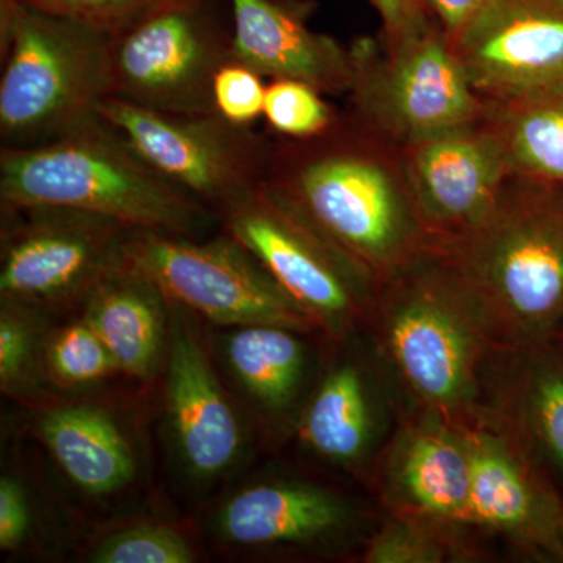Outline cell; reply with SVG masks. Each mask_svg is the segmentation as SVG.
Segmentation results:
<instances>
[{"instance_id":"cb8c5ba5","label":"cell","mask_w":563,"mask_h":563,"mask_svg":"<svg viewBox=\"0 0 563 563\" xmlns=\"http://www.w3.org/2000/svg\"><path fill=\"white\" fill-rule=\"evenodd\" d=\"M279 325H242L228 342L233 372L247 390L269 407L291 401L303 372L302 344Z\"/></svg>"},{"instance_id":"4dcf8cb0","label":"cell","mask_w":563,"mask_h":563,"mask_svg":"<svg viewBox=\"0 0 563 563\" xmlns=\"http://www.w3.org/2000/svg\"><path fill=\"white\" fill-rule=\"evenodd\" d=\"M31 514L20 483L3 477L0 481V548L11 550L27 536Z\"/></svg>"},{"instance_id":"7a4b0ae2","label":"cell","mask_w":563,"mask_h":563,"mask_svg":"<svg viewBox=\"0 0 563 563\" xmlns=\"http://www.w3.org/2000/svg\"><path fill=\"white\" fill-rule=\"evenodd\" d=\"M288 140L273 143L266 181L373 277L387 279L431 251L406 180L362 136L335 121L312 139Z\"/></svg>"},{"instance_id":"f546056e","label":"cell","mask_w":563,"mask_h":563,"mask_svg":"<svg viewBox=\"0 0 563 563\" xmlns=\"http://www.w3.org/2000/svg\"><path fill=\"white\" fill-rule=\"evenodd\" d=\"M266 87L254 70L232 62L218 73L213 85L214 107L225 120L252 124L263 117Z\"/></svg>"},{"instance_id":"4316f807","label":"cell","mask_w":563,"mask_h":563,"mask_svg":"<svg viewBox=\"0 0 563 563\" xmlns=\"http://www.w3.org/2000/svg\"><path fill=\"white\" fill-rule=\"evenodd\" d=\"M47 13L84 22L111 35L125 31L161 11L198 0H21Z\"/></svg>"},{"instance_id":"52a82bcc","label":"cell","mask_w":563,"mask_h":563,"mask_svg":"<svg viewBox=\"0 0 563 563\" xmlns=\"http://www.w3.org/2000/svg\"><path fill=\"white\" fill-rule=\"evenodd\" d=\"M99 117L213 217L221 218L268 179L273 143L218 111L161 113L106 98Z\"/></svg>"},{"instance_id":"ba28073f","label":"cell","mask_w":563,"mask_h":563,"mask_svg":"<svg viewBox=\"0 0 563 563\" xmlns=\"http://www.w3.org/2000/svg\"><path fill=\"white\" fill-rule=\"evenodd\" d=\"M207 2L161 11L111 35L109 98L161 113L217 111L213 85L233 62L232 29Z\"/></svg>"},{"instance_id":"d6986e66","label":"cell","mask_w":563,"mask_h":563,"mask_svg":"<svg viewBox=\"0 0 563 563\" xmlns=\"http://www.w3.org/2000/svg\"><path fill=\"white\" fill-rule=\"evenodd\" d=\"M344 507L331 493L309 485H255L236 495L221 515L222 531L235 543L307 542L339 528Z\"/></svg>"},{"instance_id":"9c48e42d","label":"cell","mask_w":563,"mask_h":563,"mask_svg":"<svg viewBox=\"0 0 563 563\" xmlns=\"http://www.w3.org/2000/svg\"><path fill=\"white\" fill-rule=\"evenodd\" d=\"M221 220L225 233L246 247L318 325L336 331L357 317L361 291L372 274L272 184L265 181Z\"/></svg>"},{"instance_id":"7c38bea8","label":"cell","mask_w":563,"mask_h":563,"mask_svg":"<svg viewBox=\"0 0 563 563\" xmlns=\"http://www.w3.org/2000/svg\"><path fill=\"white\" fill-rule=\"evenodd\" d=\"M451 43L481 98L563 88V0H488Z\"/></svg>"},{"instance_id":"83f0119b","label":"cell","mask_w":563,"mask_h":563,"mask_svg":"<svg viewBox=\"0 0 563 563\" xmlns=\"http://www.w3.org/2000/svg\"><path fill=\"white\" fill-rule=\"evenodd\" d=\"M49 363L55 376L68 384L92 383L118 369L109 347L87 320L69 325L54 340Z\"/></svg>"},{"instance_id":"ffe728a7","label":"cell","mask_w":563,"mask_h":563,"mask_svg":"<svg viewBox=\"0 0 563 563\" xmlns=\"http://www.w3.org/2000/svg\"><path fill=\"white\" fill-rule=\"evenodd\" d=\"M43 435L65 473L84 490L110 493L132 479L135 465L114 422L92 407H63L47 415Z\"/></svg>"},{"instance_id":"8fae6325","label":"cell","mask_w":563,"mask_h":563,"mask_svg":"<svg viewBox=\"0 0 563 563\" xmlns=\"http://www.w3.org/2000/svg\"><path fill=\"white\" fill-rule=\"evenodd\" d=\"M14 224L3 242L0 291L14 301H55L91 288L122 261L133 229L66 207H2Z\"/></svg>"},{"instance_id":"d4e9b609","label":"cell","mask_w":563,"mask_h":563,"mask_svg":"<svg viewBox=\"0 0 563 563\" xmlns=\"http://www.w3.org/2000/svg\"><path fill=\"white\" fill-rule=\"evenodd\" d=\"M453 526L422 518L395 515V520L377 533L366 550L372 563H432L468 555L454 537Z\"/></svg>"},{"instance_id":"30bf717a","label":"cell","mask_w":563,"mask_h":563,"mask_svg":"<svg viewBox=\"0 0 563 563\" xmlns=\"http://www.w3.org/2000/svg\"><path fill=\"white\" fill-rule=\"evenodd\" d=\"M357 117L412 144L459 125L477 121L483 98L474 90L461 58L444 32L420 22L407 29L384 63L354 52Z\"/></svg>"},{"instance_id":"484cf974","label":"cell","mask_w":563,"mask_h":563,"mask_svg":"<svg viewBox=\"0 0 563 563\" xmlns=\"http://www.w3.org/2000/svg\"><path fill=\"white\" fill-rule=\"evenodd\" d=\"M263 117L285 139H312L335 124L321 92L299 80H273L266 87Z\"/></svg>"},{"instance_id":"4fadbf2b","label":"cell","mask_w":563,"mask_h":563,"mask_svg":"<svg viewBox=\"0 0 563 563\" xmlns=\"http://www.w3.org/2000/svg\"><path fill=\"white\" fill-rule=\"evenodd\" d=\"M406 147L402 177L433 243L476 228L509 185L512 172L492 124L468 122Z\"/></svg>"},{"instance_id":"3957f363","label":"cell","mask_w":563,"mask_h":563,"mask_svg":"<svg viewBox=\"0 0 563 563\" xmlns=\"http://www.w3.org/2000/svg\"><path fill=\"white\" fill-rule=\"evenodd\" d=\"M0 202L66 207L179 236L195 235L213 217L101 117L41 146L0 150Z\"/></svg>"},{"instance_id":"5bb4252c","label":"cell","mask_w":563,"mask_h":563,"mask_svg":"<svg viewBox=\"0 0 563 563\" xmlns=\"http://www.w3.org/2000/svg\"><path fill=\"white\" fill-rule=\"evenodd\" d=\"M457 422L473 459L472 526L563 561V504L528 448L487 410Z\"/></svg>"},{"instance_id":"6da1fadb","label":"cell","mask_w":563,"mask_h":563,"mask_svg":"<svg viewBox=\"0 0 563 563\" xmlns=\"http://www.w3.org/2000/svg\"><path fill=\"white\" fill-rule=\"evenodd\" d=\"M507 185L472 231L433 243L432 257L498 352L550 346L563 331V195Z\"/></svg>"},{"instance_id":"603a6c76","label":"cell","mask_w":563,"mask_h":563,"mask_svg":"<svg viewBox=\"0 0 563 563\" xmlns=\"http://www.w3.org/2000/svg\"><path fill=\"white\" fill-rule=\"evenodd\" d=\"M373 417L365 380L355 366L329 374L303 415V442L335 462H354L372 439Z\"/></svg>"},{"instance_id":"ac0fdd59","label":"cell","mask_w":563,"mask_h":563,"mask_svg":"<svg viewBox=\"0 0 563 563\" xmlns=\"http://www.w3.org/2000/svg\"><path fill=\"white\" fill-rule=\"evenodd\" d=\"M163 299L124 255L88 292L87 321L121 372L146 377L154 369L162 346Z\"/></svg>"},{"instance_id":"d6a6232c","label":"cell","mask_w":563,"mask_h":563,"mask_svg":"<svg viewBox=\"0 0 563 563\" xmlns=\"http://www.w3.org/2000/svg\"><path fill=\"white\" fill-rule=\"evenodd\" d=\"M488 0H428L444 35L453 40L484 9Z\"/></svg>"},{"instance_id":"7402d4cb","label":"cell","mask_w":563,"mask_h":563,"mask_svg":"<svg viewBox=\"0 0 563 563\" xmlns=\"http://www.w3.org/2000/svg\"><path fill=\"white\" fill-rule=\"evenodd\" d=\"M499 107L492 128L503 141L510 172L563 187V88Z\"/></svg>"},{"instance_id":"836d02e7","label":"cell","mask_w":563,"mask_h":563,"mask_svg":"<svg viewBox=\"0 0 563 563\" xmlns=\"http://www.w3.org/2000/svg\"><path fill=\"white\" fill-rule=\"evenodd\" d=\"M393 38L417 24L415 0H373Z\"/></svg>"},{"instance_id":"44dd1931","label":"cell","mask_w":563,"mask_h":563,"mask_svg":"<svg viewBox=\"0 0 563 563\" xmlns=\"http://www.w3.org/2000/svg\"><path fill=\"white\" fill-rule=\"evenodd\" d=\"M515 372L504 385L501 404L492 413L528 448L563 472V363L548 346L509 352Z\"/></svg>"},{"instance_id":"f1b7e54d","label":"cell","mask_w":563,"mask_h":563,"mask_svg":"<svg viewBox=\"0 0 563 563\" xmlns=\"http://www.w3.org/2000/svg\"><path fill=\"white\" fill-rule=\"evenodd\" d=\"M96 563H188L195 561L191 548L179 536L162 526H140L109 537L91 555Z\"/></svg>"},{"instance_id":"9a60e30c","label":"cell","mask_w":563,"mask_h":563,"mask_svg":"<svg viewBox=\"0 0 563 563\" xmlns=\"http://www.w3.org/2000/svg\"><path fill=\"white\" fill-rule=\"evenodd\" d=\"M395 515L472 526L473 459L457 421L426 413L399 437L388 462Z\"/></svg>"},{"instance_id":"277c9868","label":"cell","mask_w":563,"mask_h":563,"mask_svg":"<svg viewBox=\"0 0 563 563\" xmlns=\"http://www.w3.org/2000/svg\"><path fill=\"white\" fill-rule=\"evenodd\" d=\"M111 33L21 2L0 31V150L51 143L99 117Z\"/></svg>"},{"instance_id":"2e32d148","label":"cell","mask_w":563,"mask_h":563,"mask_svg":"<svg viewBox=\"0 0 563 563\" xmlns=\"http://www.w3.org/2000/svg\"><path fill=\"white\" fill-rule=\"evenodd\" d=\"M233 62L273 80H299L321 92L350 91L354 52L309 31L273 0H231Z\"/></svg>"},{"instance_id":"8992f818","label":"cell","mask_w":563,"mask_h":563,"mask_svg":"<svg viewBox=\"0 0 563 563\" xmlns=\"http://www.w3.org/2000/svg\"><path fill=\"white\" fill-rule=\"evenodd\" d=\"M124 261L165 299L221 324H268L307 332L317 321L261 262L225 233L211 242L131 231Z\"/></svg>"},{"instance_id":"5b68a950","label":"cell","mask_w":563,"mask_h":563,"mask_svg":"<svg viewBox=\"0 0 563 563\" xmlns=\"http://www.w3.org/2000/svg\"><path fill=\"white\" fill-rule=\"evenodd\" d=\"M379 302L383 350L428 412H484V363L495 351L431 252L387 277Z\"/></svg>"},{"instance_id":"1f68e13d","label":"cell","mask_w":563,"mask_h":563,"mask_svg":"<svg viewBox=\"0 0 563 563\" xmlns=\"http://www.w3.org/2000/svg\"><path fill=\"white\" fill-rule=\"evenodd\" d=\"M29 332L20 321L2 313L0 321V379L9 385L20 376L27 361Z\"/></svg>"},{"instance_id":"e0dca14e","label":"cell","mask_w":563,"mask_h":563,"mask_svg":"<svg viewBox=\"0 0 563 563\" xmlns=\"http://www.w3.org/2000/svg\"><path fill=\"white\" fill-rule=\"evenodd\" d=\"M168 369L169 413L185 461L201 476L221 473L239 453V422L202 347L181 322L173 329Z\"/></svg>"}]
</instances>
